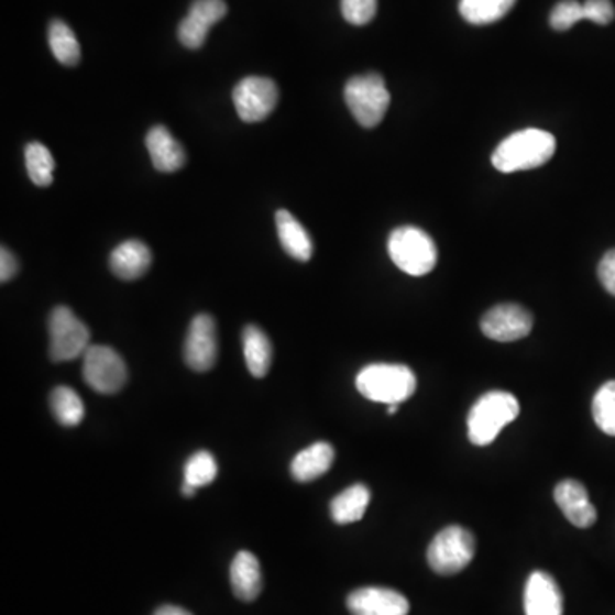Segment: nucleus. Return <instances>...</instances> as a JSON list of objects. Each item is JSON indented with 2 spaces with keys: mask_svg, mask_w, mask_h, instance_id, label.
Instances as JSON below:
<instances>
[{
  "mask_svg": "<svg viewBox=\"0 0 615 615\" xmlns=\"http://www.w3.org/2000/svg\"><path fill=\"white\" fill-rule=\"evenodd\" d=\"M371 493L364 484H354L333 497L330 503L332 520L339 525L355 524L363 518L370 505Z\"/></svg>",
  "mask_w": 615,
  "mask_h": 615,
  "instance_id": "nucleus-21",
  "label": "nucleus"
},
{
  "mask_svg": "<svg viewBox=\"0 0 615 615\" xmlns=\"http://www.w3.org/2000/svg\"><path fill=\"white\" fill-rule=\"evenodd\" d=\"M595 425L608 436H615V380L604 383L593 397Z\"/></svg>",
  "mask_w": 615,
  "mask_h": 615,
  "instance_id": "nucleus-27",
  "label": "nucleus"
},
{
  "mask_svg": "<svg viewBox=\"0 0 615 615\" xmlns=\"http://www.w3.org/2000/svg\"><path fill=\"white\" fill-rule=\"evenodd\" d=\"M279 101V88L268 77H245L233 89V103L243 122L256 123L267 119Z\"/></svg>",
  "mask_w": 615,
  "mask_h": 615,
  "instance_id": "nucleus-9",
  "label": "nucleus"
},
{
  "mask_svg": "<svg viewBox=\"0 0 615 615\" xmlns=\"http://www.w3.org/2000/svg\"><path fill=\"white\" fill-rule=\"evenodd\" d=\"M598 279H601L602 286L612 296H615V249L605 253L602 259L601 265H598Z\"/></svg>",
  "mask_w": 615,
  "mask_h": 615,
  "instance_id": "nucleus-32",
  "label": "nucleus"
},
{
  "mask_svg": "<svg viewBox=\"0 0 615 615\" xmlns=\"http://www.w3.org/2000/svg\"><path fill=\"white\" fill-rule=\"evenodd\" d=\"M515 4L516 0H460L459 9L466 23L482 26L503 20Z\"/></svg>",
  "mask_w": 615,
  "mask_h": 615,
  "instance_id": "nucleus-23",
  "label": "nucleus"
},
{
  "mask_svg": "<svg viewBox=\"0 0 615 615\" xmlns=\"http://www.w3.org/2000/svg\"><path fill=\"white\" fill-rule=\"evenodd\" d=\"M581 20H585L583 4L578 0H562L550 12L549 23L556 31H568Z\"/></svg>",
  "mask_w": 615,
  "mask_h": 615,
  "instance_id": "nucleus-29",
  "label": "nucleus"
},
{
  "mask_svg": "<svg viewBox=\"0 0 615 615\" xmlns=\"http://www.w3.org/2000/svg\"><path fill=\"white\" fill-rule=\"evenodd\" d=\"M51 407L62 426L74 428L85 419V404L69 386H57L51 395Z\"/></svg>",
  "mask_w": 615,
  "mask_h": 615,
  "instance_id": "nucleus-25",
  "label": "nucleus"
},
{
  "mask_svg": "<svg viewBox=\"0 0 615 615\" xmlns=\"http://www.w3.org/2000/svg\"><path fill=\"white\" fill-rule=\"evenodd\" d=\"M355 386L367 400L398 406L413 397L417 378L414 371L404 364H370L360 371Z\"/></svg>",
  "mask_w": 615,
  "mask_h": 615,
  "instance_id": "nucleus-2",
  "label": "nucleus"
},
{
  "mask_svg": "<svg viewBox=\"0 0 615 615\" xmlns=\"http://www.w3.org/2000/svg\"><path fill=\"white\" fill-rule=\"evenodd\" d=\"M18 268H20V264L15 261V256L12 255L11 250L6 249L2 246L0 250V281L2 283H8L18 274Z\"/></svg>",
  "mask_w": 615,
  "mask_h": 615,
  "instance_id": "nucleus-33",
  "label": "nucleus"
},
{
  "mask_svg": "<svg viewBox=\"0 0 615 615\" xmlns=\"http://www.w3.org/2000/svg\"><path fill=\"white\" fill-rule=\"evenodd\" d=\"M30 180L39 187H51L54 182L55 160L51 150L40 142H31L24 150Z\"/></svg>",
  "mask_w": 615,
  "mask_h": 615,
  "instance_id": "nucleus-26",
  "label": "nucleus"
},
{
  "mask_svg": "<svg viewBox=\"0 0 615 615\" xmlns=\"http://www.w3.org/2000/svg\"><path fill=\"white\" fill-rule=\"evenodd\" d=\"M153 253L139 240L123 241L110 255V268L123 281H135L150 271Z\"/></svg>",
  "mask_w": 615,
  "mask_h": 615,
  "instance_id": "nucleus-17",
  "label": "nucleus"
},
{
  "mask_svg": "<svg viewBox=\"0 0 615 615\" xmlns=\"http://www.w3.org/2000/svg\"><path fill=\"white\" fill-rule=\"evenodd\" d=\"M554 135L540 129L515 132L494 151V168L501 173L525 172L546 165L556 153Z\"/></svg>",
  "mask_w": 615,
  "mask_h": 615,
  "instance_id": "nucleus-1",
  "label": "nucleus"
},
{
  "mask_svg": "<svg viewBox=\"0 0 615 615\" xmlns=\"http://www.w3.org/2000/svg\"><path fill=\"white\" fill-rule=\"evenodd\" d=\"M154 615H191L190 612L185 611V608L176 607V605H163V607L157 608Z\"/></svg>",
  "mask_w": 615,
  "mask_h": 615,
  "instance_id": "nucleus-34",
  "label": "nucleus"
},
{
  "mask_svg": "<svg viewBox=\"0 0 615 615\" xmlns=\"http://www.w3.org/2000/svg\"><path fill=\"white\" fill-rule=\"evenodd\" d=\"M275 226H277V237H279L284 252L293 256L295 261H310L314 255V241L305 230V226L290 215L289 210H277Z\"/></svg>",
  "mask_w": 615,
  "mask_h": 615,
  "instance_id": "nucleus-19",
  "label": "nucleus"
},
{
  "mask_svg": "<svg viewBox=\"0 0 615 615\" xmlns=\"http://www.w3.org/2000/svg\"><path fill=\"white\" fill-rule=\"evenodd\" d=\"M145 145L150 151L154 168L161 173H173L184 168L187 154L180 142L173 138L165 125H156L147 132Z\"/></svg>",
  "mask_w": 615,
  "mask_h": 615,
  "instance_id": "nucleus-16",
  "label": "nucleus"
},
{
  "mask_svg": "<svg viewBox=\"0 0 615 615\" xmlns=\"http://www.w3.org/2000/svg\"><path fill=\"white\" fill-rule=\"evenodd\" d=\"M474 556V536L459 525L443 528L428 547L429 568L441 576H451L465 570Z\"/></svg>",
  "mask_w": 615,
  "mask_h": 615,
  "instance_id": "nucleus-6",
  "label": "nucleus"
},
{
  "mask_svg": "<svg viewBox=\"0 0 615 615\" xmlns=\"http://www.w3.org/2000/svg\"><path fill=\"white\" fill-rule=\"evenodd\" d=\"M196 487H194V485L187 484V482H184V487H182V494H184L185 497H191L194 496V494H196Z\"/></svg>",
  "mask_w": 615,
  "mask_h": 615,
  "instance_id": "nucleus-35",
  "label": "nucleus"
},
{
  "mask_svg": "<svg viewBox=\"0 0 615 615\" xmlns=\"http://www.w3.org/2000/svg\"><path fill=\"white\" fill-rule=\"evenodd\" d=\"M348 608L352 615H407L410 605L397 590L366 586L348 596Z\"/></svg>",
  "mask_w": 615,
  "mask_h": 615,
  "instance_id": "nucleus-13",
  "label": "nucleus"
},
{
  "mask_svg": "<svg viewBox=\"0 0 615 615\" xmlns=\"http://www.w3.org/2000/svg\"><path fill=\"white\" fill-rule=\"evenodd\" d=\"M51 332V358L55 363L77 360L91 345V332L67 306H57L48 320Z\"/></svg>",
  "mask_w": 615,
  "mask_h": 615,
  "instance_id": "nucleus-7",
  "label": "nucleus"
},
{
  "mask_svg": "<svg viewBox=\"0 0 615 615\" xmlns=\"http://www.w3.org/2000/svg\"><path fill=\"white\" fill-rule=\"evenodd\" d=\"M388 255L402 272L414 277L429 274L438 262L435 241L416 226H402L392 231L388 238Z\"/></svg>",
  "mask_w": 615,
  "mask_h": 615,
  "instance_id": "nucleus-4",
  "label": "nucleus"
},
{
  "mask_svg": "<svg viewBox=\"0 0 615 615\" xmlns=\"http://www.w3.org/2000/svg\"><path fill=\"white\" fill-rule=\"evenodd\" d=\"M243 354L250 375L264 378L268 375L272 363V344L264 330L256 326H246L243 330Z\"/></svg>",
  "mask_w": 615,
  "mask_h": 615,
  "instance_id": "nucleus-22",
  "label": "nucleus"
},
{
  "mask_svg": "<svg viewBox=\"0 0 615 615\" xmlns=\"http://www.w3.org/2000/svg\"><path fill=\"white\" fill-rule=\"evenodd\" d=\"M83 358V376L92 391L113 395L125 386L129 373L119 352L108 345H91Z\"/></svg>",
  "mask_w": 615,
  "mask_h": 615,
  "instance_id": "nucleus-8",
  "label": "nucleus"
},
{
  "mask_svg": "<svg viewBox=\"0 0 615 615\" xmlns=\"http://www.w3.org/2000/svg\"><path fill=\"white\" fill-rule=\"evenodd\" d=\"M583 9H585V20L593 23L605 26L614 21L615 8L611 0H586Z\"/></svg>",
  "mask_w": 615,
  "mask_h": 615,
  "instance_id": "nucleus-31",
  "label": "nucleus"
},
{
  "mask_svg": "<svg viewBox=\"0 0 615 615\" xmlns=\"http://www.w3.org/2000/svg\"><path fill=\"white\" fill-rule=\"evenodd\" d=\"M554 499L562 515L578 528L592 527L596 521V508L590 501L589 491L581 482L565 479L554 490Z\"/></svg>",
  "mask_w": 615,
  "mask_h": 615,
  "instance_id": "nucleus-15",
  "label": "nucleus"
},
{
  "mask_svg": "<svg viewBox=\"0 0 615 615\" xmlns=\"http://www.w3.org/2000/svg\"><path fill=\"white\" fill-rule=\"evenodd\" d=\"M397 404H392V406H388V416H395V414H397Z\"/></svg>",
  "mask_w": 615,
  "mask_h": 615,
  "instance_id": "nucleus-36",
  "label": "nucleus"
},
{
  "mask_svg": "<svg viewBox=\"0 0 615 615\" xmlns=\"http://www.w3.org/2000/svg\"><path fill=\"white\" fill-rule=\"evenodd\" d=\"M52 54L64 66L74 67L80 61V45L74 31L64 21H52L48 28Z\"/></svg>",
  "mask_w": 615,
  "mask_h": 615,
  "instance_id": "nucleus-24",
  "label": "nucleus"
},
{
  "mask_svg": "<svg viewBox=\"0 0 615 615\" xmlns=\"http://www.w3.org/2000/svg\"><path fill=\"white\" fill-rule=\"evenodd\" d=\"M520 414V404L508 392H490L482 395L469 413L466 431L475 447H487L496 440L509 422Z\"/></svg>",
  "mask_w": 615,
  "mask_h": 615,
  "instance_id": "nucleus-3",
  "label": "nucleus"
},
{
  "mask_svg": "<svg viewBox=\"0 0 615 615\" xmlns=\"http://www.w3.org/2000/svg\"><path fill=\"white\" fill-rule=\"evenodd\" d=\"M336 460V450L326 441H318L299 451L290 463V474L298 482H311L327 474Z\"/></svg>",
  "mask_w": 615,
  "mask_h": 615,
  "instance_id": "nucleus-20",
  "label": "nucleus"
},
{
  "mask_svg": "<svg viewBox=\"0 0 615 615\" xmlns=\"http://www.w3.org/2000/svg\"><path fill=\"white\" fill-rule=\"evenodd\" d=\"M342 15L354 26L371 23L378 11V0H341Z\"/></svg>",
  "mask_w": 615,
  "mask_h": 615,
  "instance_id": "nucleus-30",
  "label": "nucleus"
},
{
  "mask_svg": "<svg viewBox=\"0 0 615 615\" xmlns=\"http://www.w3.org/2000/svg\"><path fill=\"white\" fill-rule=\"evenodd\" d=\"M216 475H218V463L209 451H197L185 463V482L194 485L196 490L215 482Z\"/></svg>",
  "mask_w": 615,
  "mask_h": 615,
  "instance_id": "nucleus-28",
  "label": "nucleus"
},
{
  "mask_svg": "<svg viewBox=\"0 0 615 615\" xmlns=\"http://www.w3.org/2000/svg\"><path fill=\"white\" fill-rule=\"evenodd\" d=\"M185 363L197 373L212 370L218 360V332L215 318L207 314L197 315L188 327L184 345Z\"/></svg>",
  "mask_w": 615,
  "mask_h": 615,
  "instance_id": "nucleus-10",
  "label": "nucleus"
},
{
  "mask_svg": "<svg viewBox=\"0 0 615 615\" xmlns=\"http://www.w3.org/2000/svg\"><path fill=\"white\" fill-rule=\"evenodd\" d=\"M344 98L354 119L366 129L380 125L391 107V92L380 74H364L349 79Z\"/></svg>",
  "mask_w": 615,
  "mask_h": 615,
  "instance_id": "nucleus-5",
  "label": "nucleus"
},
{
  "mask_svg": "<svg viewBox=\"0 0 615 615\" xmlns=\"http://www.w3.org/2000/svg\"><path fill=\"white\" fill-rule=\"evenodd\" d=\"M525 615H562V593L558 581L546 571L528 576L524 593Z\"/></svg>",
  "mask_w": 615,
  "mask_h": 615,
  "instance_id": "nucleus-14",
  "label": "nucleus"
},
{
  "mask_svg": "<svg viewBox=\"0 0 615 615\" xmlns=\"http://www.w3.org/2000/svg\"><path fill=\"white\" fill-rule=\"evenodd\" d=\"M531 327L534 318L530 311L512 303L494 306L481 320L482 333L496 342L520 341L531 332Z\"/></svg>",
  "mask_w": 615,
  "mask_h": 615,
  "instance_id": "nucleus-11",
  "label": "nucleus"
},
{
  "mask_svg": "<svg viewBox=\"0 0 615 615\" xmlns=\"http://www.w3.org/2000/svg\"><path fill=\"white\" fill-rule=\"evenodd\" d=\"M226 14H228V6L224 0H196L178 28L182 45L190 51L200 48L206 43L210 28L219 23Z\"/></svg>",
  "mask_w": 615,
  "mask_h": 615,
  "instance_id": "nucleus-12",
  "label": "nucleus"
},
{
  "mask_svg": "<svg viewBox=\"0 0 615 615\" xmlns=\"http://www.w3.org/2000/svg\"><path fill=\"white\" fill-rule=\"evenodd\" d=\"M231 586L243 602H253L262 592L261 562L249 550H240L231 562Z\"/></svg>",
  "mask_w": 615,
  "mask_h": 615,
  "instance_id": "nucleus-18",
  "label": "nucleus"
}]
</instances>
